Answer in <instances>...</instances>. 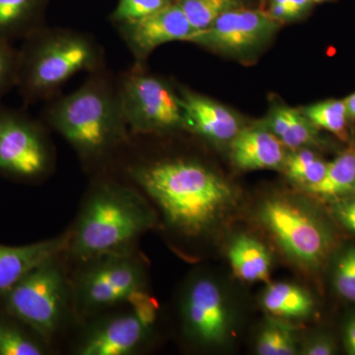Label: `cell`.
<instances>
[{"label":"cell","mask_w":355,"mask_h":355,"mask_svg":"<svg viewBox=\"0 0 355 355\" xmlns=\"http://www.w3.org/2000/svg\"><path fill=\"white\" fill-rule=\"evenodd\" d=\"M261 223L292 261L308 270L324 265L334 245L326 222L284 197L268 198L260 209Z\"/></svg>","instance_id":"5"},{"label":"cell","mask_w":355,"mask_h":355,"mask_svg":"<svg viewBox=\"0 0 355 355\" xmlns=\"http://www.w3.org/2000/svg\"><path fill=\"white\" fill-rule=\"evenodd\" d=\"M171 1H173V0H171Z\"/></svg>","instance_id":"35"},{"label":"cell","mask_w":355,"mask_h":355,"mask_svg":"<svg viewBox=\"0 0 355 355\" xmlns=\"http://www.w3.org/2000/svg\"><path fill=\"white\" fill-rule=\"evenodd\" d=\"M261 306L275 317L305 318L314 310V299L302 287L287 282L270 284L263 292Z\"/></svg>","instance_id":"19"},{"label":"cell","mask_w":355,"mask_h":355,"mask_svg":"<svg viewBox=\"0 0 355 355\" xmlns=\"http://www.w3.org/2000/svg\"><path fill=\"white\" fill-rule=\"evenodd\" d=\"M149 324L135 310L109 318L89 331L77 354L80 355H128L141 347L148 335Z\"/></svg>","instance_id":"13"},{"label":"cell","mask_w":355,"mask_h":355,"mask_svg":"<svg viewBox=\"0 0 355 355\" xmlns=\"http://www.w3.org/2000/svg\"><path fill=\"white\" fill-rule=\"evenodd\" d=\"M44 0H0V39H24L42 27Z\"/></svg>","instance_id":"18"},{"label":"cell","mask_w":355,"mask_h":355,"mask_svg":"<svg viewBox=\"0 0 355 355\" xmlns=\"http://www.w3.org/2000/svg\"><path fill=\"white\" fill-rule=\"evenodd\" d=\"M19 51L10 42L0 39V101L17 84Z\"/></svg>","instance_id":"29"},{"label":"cell","mask_w":355,"mask_h":355,"mask_svg":"<svg viewBox=\"0 0 355 355\" xmlns=\"http://www.w3.org/2000/svg\"><path fill=\"white\" fill-rule=\"evenodd\" d=\"M319 130L300 110L287 107L286 130L279 140L286 148L292 150L324 146Z\"/></svg>","instance_id":"24"},{"label":"cell","mask_w":355,"mask_h":355,"mask_svg":"<svg viewBox=\"0 0 355 355\" xmlns=\"http://www.w3.org/2000/svg\"><path fill=\"white\" fill-rule=\"evenodd\" d=\"M302 352L305 355H333L336 354V345L331 336H317L306 343Z\"/></svg>","instance_id":"31"},{"label":"cell","mask_w":355,"mask_h":355,"mask_svg":"<svg viewBox=\"0 0 355 355\" xmlns=\"http://www.w3.org/2000/svg\"><path fill=\"white\" fill-rule=\"evenodd\" d=\"M327 168L328 163L311 148L296 149L287 156L284 166L287 176L295 183L304 186L306 190L323 180Z\"/></svg>","instance_id":"22"},{"label":"cell","mask_w":355,"mask_h":355,"mask_svg":"<svg viewBox=\"0 0 355 355\" xmlns=\"http://www.w3.org/2000/svg\"><path fill=\"white\" fill-rule=\"evenodd\" d=\"M319 130L336 135L342 141L349 140V121L345 100H326L300 110Z\"/></svg>","instance_id":"21"},{"label":"cell","mask_w":355,"mask_h":355,"mask_svg":"<svg viewBox=\"0 0 355 355\" xmlns=\"http://www.w3.org/2000/svg\"><path fill=\"white\" fill-rule=\"evenodd\" d=\"M187 334L203 347H219L229 340L233 317L221 286L209 277H198L187 289L182 307Z\"/></svg>","instance_id":"11"},{"label":"cell","mask_w":355,"mask_h":355,"mask_svg":"<svg viewBox=\"0 0 355 355\" xmlns=\"http://www.w3.org/2000/svg\"><path fill=\"white\" fill-rule=\"evenodd\" d=\"M18 60L17 84L23 99H51L72 76L104 69L101 46L85 33L43 26L24 38Z\"/></svg>","instance_id":"4"},{"label":"cell","mask_w":355,"mask_h":355,"mask_svg":"<svg viewBox=\"0 0 355 355\" xmlns=\"http://www.w3.org/2000/svg\"><path fill=\"white\" fill-rule=\"evenodd\" d=\"M128 174L158 205L166 221L188 236L214 227L237 200L227 181L189 159L132 166Z\"/></svg>","instance_id":"1"},{"label":"cell","mask_w":355,"mask_h":355,"mask_svg":"<svg viewBox=\"0 0 355 355\" xmlns=\"http://www.w3.org/2000/svg\"><path fill=\"white\" fill-rule=\"evenodd\" d=\"M256 352L260 355H294L297 354V345L288 327L268 321L257 338Z\"/></svg>","instance_id":"25"},{"label":"cell","mask_w":355,"mask_h":355,"mask_svg":"<svg viewBox=\"0 0 355 355\" xmlns=\"http://www.w3.org/2000/svg\"><path fill=\"white\" fill-rule=\"evenodd\" d=\"M343 100H345V106H347L349 123H355V92Z\"/></svg>","instance_id":"33"},{"label":"cell","mask_w":355,"mask_h":355,"mask_svg":"<svg viewBox=\"0 0 355 355\" xmlns=\"http://www.w3.org/2000/svg\"><path fill=\"white\" fill-rule=\"evenodd\" d=\"M279 28V21L270 13L237 8L222 14L187 42L233 57H247L268 44Z\"/></svg>","instance_id":"10"},{"label":"cell","mask_w":355,"mask_h":355,"mask_svg":"<svg viewBox=\"0 0 355 355\" xmlns=\"http://www.w3.org/2000/svg\"><path fill=\"white\" fill-rule=\"evenodd\" d=\"M309 193L326 200L355 195V146L336 156L335 160L328 163L326 174L316 186L308 189Z\"/></svg>","instance_id":"20"},{"label":"cell","mask_w":355,"mask_h":355,"mask_svg":"<svg viewBox=\"0 0 355 355\" xmlns=\"http://www.w3.org/2000/svg\"><path fill=\"white\" fill-rule=\"evenodd\" d=\"M230 144L231 159L239 169H284L286 147L263 125L242 128Z\"/></svg>","instance_id":"15"},{"label":"cell","mask_w":355,"mask_h":355,"mask_svg":"<svg viewBox=\"0 0 355 355\" xmlns=\"http://www.w3.org/2000/svg\"><path fill=\"white\" fill-rule=\"evenodd\" d=\"M270 16L279 22H284V21H292L300 18L299 15L293 8L291 6H286V4L275 3L272 2L270 10Z\"/></svg>","instance_id":"32"},{"label":"cell","mask_w":355,"mask_h":355,"mask_svg":"<svg viewBox=\"0 0 355 355\" xmlns=\"http://www.w3.org/2000/svg\"><path fill=\"white\" fill-rule=\"evenodd\" d=\"M44 119L87 162L102 160L125 144L128 127L118 81L104 69L93 72L74 92L51 102Z\"/></svg>","instance_id":"2"},{"label":"cell","mask_w":355,"mask_h":355,"mask_svg":"<svg viewBox=\"0 0 355 355\" xmlns=\"http://www.w3.org/2000/svg\"><path fill=\"white\" fill-rule=\"evenodd\" d=\"M334 286L338 295L355 303V246L338 254L334 268Z\"/></svg>","instance_id":"27"},{"label":"cell","mask_w":355,"mask_h":355,"mask_svg":"<svg viewBox=\"0 0 355 355\" xmlns=\"http://www.w3.org/2000/svg\"><path fill=\"white\" fill-rule=\"evenodd\" d=\"M196 33L209 28L228 11L241 6V0H177Z\"/></svg>","instance_id":"23"},{"label":"cell","mask_w":355,"mask_h":355,"mask_svg":"<svg viewBox=\"0 0 355 355\" xmlns=\"http://www.w3.org/2000/svg\"><path fill=\"white\" fill-rule=\"evenodd\" d=\"M43 345L12 324L0 322V355H42Z\"/></svg>","instance_id":"26"},{"label":"cell","mask_w":355,"mask_h":355,"mask_svg":"<svg viewBox=\"0 0 355 355\" xmlns=\"http://www.w3.org/2000/svg\"><path fill=\"white\" fill-rule=\"evenodd\" d=\"M118 26L121 39L140 67L158 46L187 42L196 33L177 1L146 17Z\"/></svg>","instance_id":"12"},{"label":"cell","mask_w":355,"mask_h":355,"mask_svg":"<svg viewBox=\"0 0 355 355\" xmlns=\"http://www.w3.org/2000/svg\"><path fill=\"white\" fill-rule=\"evenodd\" d=\"M76 280L74 299L84 315L112 307L144 291V272L132 253L106 254L86 261Z\"/></svg>","instance_id":"8"},{"label":"cell","mask_w":355,"mask_h":355,"mask_svg":"<svg viewBox=\"0 0 355 355\" xmlns=\"http://www.w3.org/2000/svg\"><path fill=\"white\" fill-rule=\"evenodd\" d=\"M155 214L132 188L116 183L96 187L70 232L69 249L76 260L130 253L137 239L153 228Z\"/></svg>","instance_id":"3"},{"label":"cell","mask_w":355,"mask_h":355,"mask_svg":"<svg viewBox=\"0 0 355 355\" xmlns=\"http://www.w3.org/2000/svg\"><path fill=\"white\" fill-rule=\"evenodd\" d=\"M121 109L128 130L137 135L187 130L181 96L140 65L125 72L118 81Z\"/></svg>","instance_id":"6"},{"label":"cell","mask_w":355,"mask_h":355,"mask_svg":"<svg viewBox=\"0 0 355 355\" xmlns=\"http://www.w3.org/2000/svg\"><path fill=\"white\" fill-rule=\"evenodd\" d=\"M183 102L187 130L217 142H231L242 130L233 112L214 100L189 90L180 93Z\"/></svg>","instance_id":"14"},{"label":"cell","mask_w":355,"mask_h":355,"mask_svg":"<svg viewBox=\"0 0 355 355\" xmlns=\"http://www.w3.org/2000/svg\"><path fill=\"white\" fill-rule=\"evenodd\" d=\"M313 2H316V3H322V2L330 1V0H312Z\"/></svg>","instance_id":"34"},{"label":"cell","mask_w":355,"mask_h":355,"mask_svg":"<svg viewBox=\"0 0 355 355\" xmlns=\"http://www.w3.org/2000/svg\"><path fill=\"white\" fill-rule=\"evenodd\" d=\"M228 260L233 273L246 282H268L272 257L268 248L252 236L238 235L228 249Z\"/></svg>","instance_id":"17"},{"label":"cell","mask_w":355,"mask_h":355,"mask_svg":"<svg viewBox=\"0 0 355 355\" xmlns=\"http://www.w3.org/2000/svg\"><path fill=\"white\" fill-rule=\"evenodd\" d=\"M331 210L336 220L355 234V195L334 200Z\"/></svg>","instance_id":"30"},{"label":"cell","mask_w":355,"mask_h":355,"mask_svg":"<svg viewBox=\"0 0 355 355\" xmlns=\"http://www.w3.org/2000/svg\"><path fill=\"white\" fill-rule=\"evenodd\" d=\"M70 233L25 246L0 245V295H4L25 275L69 249Z\"/></svg>","instance_id":"16"},{"label":"cell","mask_w":355,"mask_h":355,"mask_svg":"<svg viewBox=\"0 0 355 355\" xmlns=\"http://www.w3.org/2000/svg\"><path fill=\"white\" fill-rule=\"evenodd\" d=\"M172 2L171 0H119L111 15L116 25L150 15Z\"/></svg>","instance_id":"28"},{"label":"cell","mask_w":355,"mask_h":355,"mask_svg":"<svg viewBox=\"0 0 355 355\" xmlns=\"http://www.w3.org/2000/svg\"><path fill=\"white\" fill-rule=\"evenodd\" d=\"M6 309L44 342L57 334L67 303L64 272L55 259L25 275L4 294Z\"/></svg>","instance_id":"7"},{"label":"cell","mask_w":355,"mask_h":355,"mask_svg":"<svg viewBox=\"0 0 355 355\" xmlns=\"http://www.w3.org/2000/svg\"><path fill=\"white\" fill-rule=\"evenodd\" d=\"M53 162L43 125L19 110L0 103V173L19 179H37Z\"/></svg>","instance_id":"9"}]
</instances>
